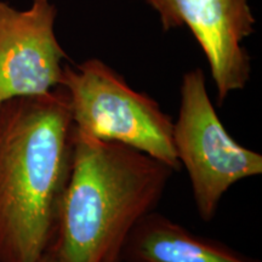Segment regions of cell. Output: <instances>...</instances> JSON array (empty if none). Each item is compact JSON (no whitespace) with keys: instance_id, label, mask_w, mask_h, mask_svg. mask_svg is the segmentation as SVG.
<instances>
[{"instance_id":"cell-3","label":"cell","mask_w":262,"mask_h":262,"mask_svg":"<svg viewBox=\"0 0 262 262\" xmlns=\"http://www.w3.org/2000/svg\"><path fill=\"white\" fill-rule=\"evenodd\" d=\"M61 86L78 131L140 150L173 171L181 169L172 142L173 120L155 98L134 90L104 62L66 63Z\"/></svg>"},{"instance_id":"cell-4","label":"cell","mask_w":262,"mask_h":262,"mask_svg":"<svg viewBox=\"0 0 262 262\" xmlns=\"http://www.w3.org/2000/svg\"><path fill=\"white\" fill-rule=\"evenodd\" d=\"M172 142L187 171L199 217L211 221L234 183L262 173V156L228 134L206 90L201 68L183 74Z\"/></svg>"},{"instance_id":"cell-7","label":"cell","mask_w":262,"mask_h":262,"mask_svg":"<svg viewBox=\"0 0 262 262\" xmlns=\"http://www.w3.org/2000/svg\"><path fill=\"white\" fill-rule=\"evenodd\" d=\"M122 262H260L150 211L127 235Z\"/></svg>"},{"instance_id":"cell-8","label":"cell","mask_w":262,"mask_h":262,"mask_svg":"<svg viewBox=\"0 0 262 262\" xmlns=\"http://www.w3.org/2000/svg\"><path fill=\"white\" fill-rule=\"evenodd\" d=\"M37 262H60V261H58V258L56 256V254L54 253V250H52V249H49L47 253L42 255Z\"/></svg>"},{"instance_id":"cell-2","label":"cell","mask_w":262,"mask_h":262,"mask_svg":"<svg viewBox=\"0 0 262 262\" xmlns=\"http://www.w3.org/2000/svg\"><path fill=\"white\" fill-rule=\"evenodd\" d=\"M175 172L150 156L74 127L71 178L50 249L60 262H122L127 235Z\"/></svg>"},{"instance_id":"cell-5","label":"cell","mask_w":262,"mask_h":262,"mask_svg":"<svg viewBox=\"0 0 262 262\" xmlns=\"http://www.w3.org/2000/svg\"><path fill=\"white\" fill-rule=\"evenodd\" d=\"M164 32L187 27L204 52L217 102L224 103L250 79L251 61L243 40L254 33L248 0H146Z\"/></svg>"},{"instance_id":"cell-1","label":"cell","mask_w":262,"mask_h":262,"mask_svg":"<svg viewBox=\"0 0 262 262\" xmlns=\"http://www.w3.org/2000/svg\"><path fill=\"white\" fill-rule=\"evenodd\" d=\"M73 153L61 85L0 103V262H37L52 247Z\"/></svg>"},{"instance_id":"cell-6","label":"cell","mask_w":262,"mask_h":262,"mask_svg":"<svg viewBox=\"0 0 262 262\" xmlns=\"http://www.w3.org/2000/svg\"><path fill=\"white\" fill-rule=\"evenodd\" d=\"M56 14L51 0L25 11L0 2V103L61 85L68 57L55 34Z\"/></svg>"}]
</instances>
